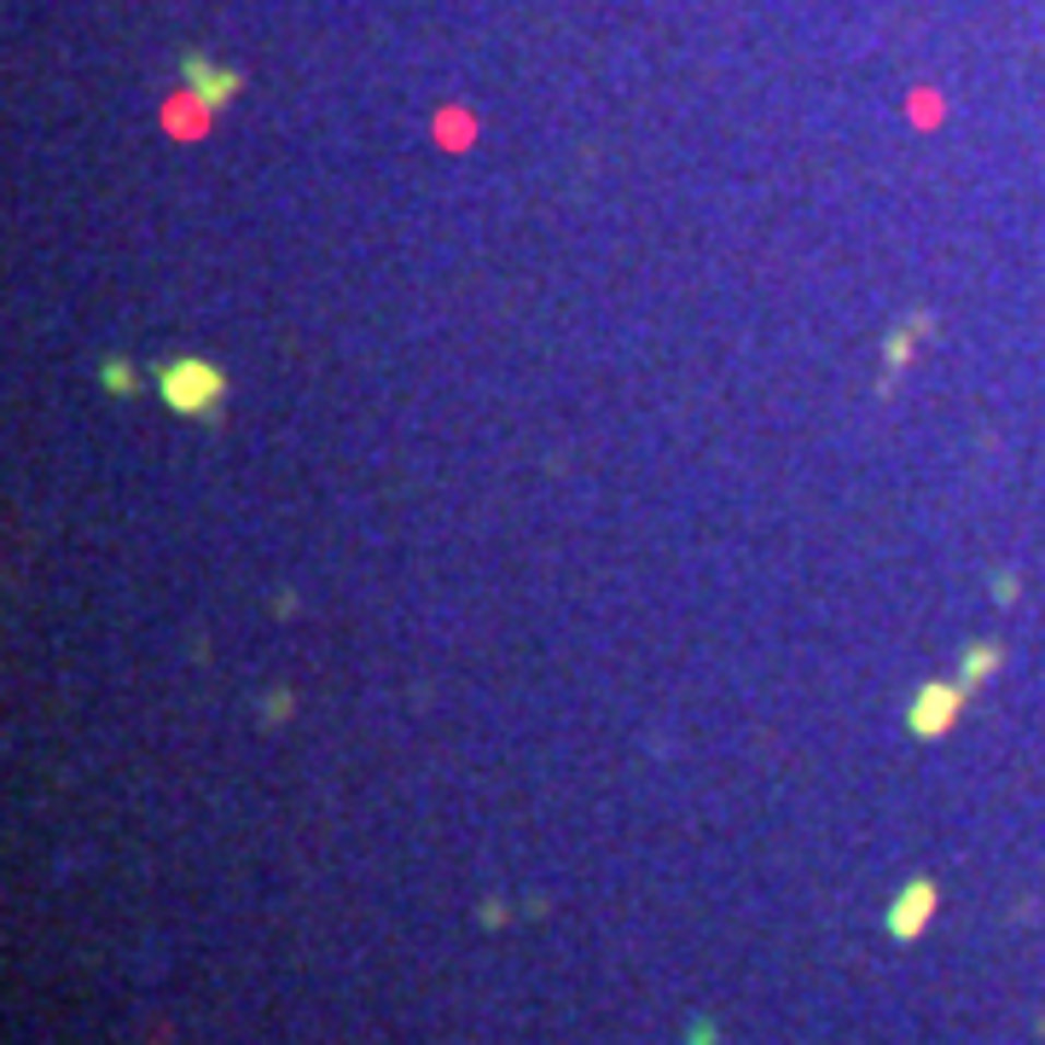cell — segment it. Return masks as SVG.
I'll use <instances>...</instances> for the list:
<instances>
[{
    "label": "cell",
    "instance_id": "4",
    "mask_svg": "<svg viewBox=\"0 0 1045 1045\" xmlns=\"http://www.w3.org/2000/svg\"><path fill=\"white\" fill-rule=\"evenodd\" d=\"M187 82L198 87L204 105H227V94H238V76L222 64H204V59H187Z\"/></svg>",
    "mask_w": 1045,
    "mask_h": 1045
},
{
    "label": "cell",
    "instance_id": "7",
    "mask_svg": "<svg viewBox=\"0 0 1045 1045\" xmlns=\"http://www.w3.org/2000/svg\"><path fill=\"white\" fill-rule=\"evenodd\" d=\"M691 1045H714V1029H709V1022H697V1029H691Z\"/></svg>",
    "mask_w": 1045,
    "mask_h": 1045
},
{
    "label": "cell",
    "instance_id": "1",
    "mask_svg": "<svg viewBox=\"0 0 1045 1045\" xmlns=\"http://www.w3.org/2000/svg\"><path fill=\"white\" fill-rule=\"evenodd\" d=\"M157 390L163 401H169L175 413H187V418H210L215 407H222V372H215L210 360H169L157 372Z\"/></svg>",
    "mask_w": 1045,
    "mask_h": 1045
},
{
    "label": "cell",
    "instance_id": "3",
    "mask_svg": "<svg viewBox=\"0 0 1045 1045\" xmlns=\"http://www.w3.org/2000/svg\"><path fill=\"white\" fill-rule=\"evenodd\" d=\"M929 912H935V883H906L901 894H894V906H889V935L894 941H918L924 924H929Z\"/></svg>",
    "mask_w": 1045,
    "mask_h": 1045
},
{
    "label": "cell",
    "instance_id": "2",
    "mask_svg": "<svg viewBox=\"0 0 1045 1045\" xmlns=\"http://www.w3.org/2000/svg\"><path fill=\"white\" fill-rule=\"evenodd\" d=\"M959 703H964V691L959 686H947V680H929L918 697H912V709H906V726L918 732V738H941V732L959 721Z\"/></svg>",
    "mask_w": 1045,
    "mask_h": 1045
},
{
    "label": "cell",
    "instance_id": "6",
    "mask_svg": "<svg viewBox=\"0 0 1045 1045\" xmlns=\"http://www.w3.org/2000/svg\"><path fill=\"white\" fill-rule=\"evenodd\" d=\"M105 383H111V390H134V383H128V366H105Z\"/></svg>",
    "mask_w": 1045,
    "mask_h": 1045
},
{
    "label": "cell",
    "instance_id": "5",
    "mask_svg": "<svg viewBox=\"0 0 1045 1045\" xmlns=\"http://www.w3.org/2000/svg\"><path fill=\"white\" fill-rule=\"evenodd\" d=\"M994 663H999V651H994V645H970V656H964V680H987V674H994Z\"/></svg>",
    "mask_w": 1045,
    "mask_h": 1045
}]
</instances>
